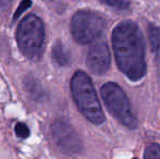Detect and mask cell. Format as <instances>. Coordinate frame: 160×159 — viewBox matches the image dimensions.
Wrapping results in <instances>:
<instances>
[{"label":"cell","mask_w":160,"mask_h":159,"mask_svg":"<svg viewBox=\"0 0 160 159\" xmlns=\"http://www.w3.org/2000/svg\"><path fill=\"white\" fill-rule=\"evenodd\" d=\"M52 59L58 66L64 67L68 66L71 61L69 51L65 49L61 42H57L52 47Z\"/></svg>","instance_id":"cell-8"},{"label":"cell","mask_w":160,"mask_h":159,"mask_svg":"<svg viewBox=\"0 0 160 159\" xmlns=\"http://www.w3.org/2000/svg\"><path fill=\"white\" fill-rule=\"evenodd\" d=\"M148 37H149L152 50L155 57L160 60V28L154 24L148 26Z\"/></svg>","instance_id":"cell-9"},{"label":"cell","mask_w":160,"mask_h":159,"mask_svg":"<svg viewBox=\"0 0 160 159\" xmlns=\"http://www.w3.org/2000/svg\"><path fill=\"white\" fill-rule=\"evenodd\" d=\"M12 0H0V10H6L10 7Z\"/></svg>","instance_id":"cell-14"},{"label":"cell","mask_w":160,"mask_h":159,"mask_svg":"<svg viewBox=\"0 0 160 159\" xmlns=\"http://www.w3.org/2000/svg\"><path fill=\"white\" fill-rule=\"evenodd\" d=\"M112 46L118 67L132 81L145 75V47L138 26L132 21L121 22L112 33Z\"/></svg>","instance_id":"cell-1"},{"label":"cell","mask_w":160,"mask_h":159,"mask_svg":"<svg viewBox=\"0 0 160 159\" xmlns=\"http://www.w3.org/2000/svg\"><path fill=\"white\" fill-rule=\"evenodd\" d=\"M100 93L109 112L121 124L128 129L137 127V118L133 112L130 100L118 84L112 82L106 83L101 87Z\"/></svg>","instance_id":"cell-4"},{"label":"cell","mask_w":160,"mask_h":159,"mask_svg":"<svg viewBox=\"0 0 160 159\" xmlns=\"http://www.w3.org/2000/svg\"><path fill=\"white\" fill-rule=\"evenodd\" d=\"M101 1L118 10H125L131 6V0H101Z\"/></svg>","instance_id":"cell-10"},{"label":"cell","mask_w":160,"mask_h":159,"mask_svg":"<svg viewBox=\"0 0 160 159\" xmlns=\"http://www.w3.org/2000/svg\"><path fill=\"white\" fill-rule=\"evenodd\" d=\"M51 138L57 147L64 154H78L82 151V142L75 130L68 122L58 120L50 127Z\"/></svg>","instance_id":"cell-6"},{"label":"cell","mask_w":160,"mask_h":159,"mask_svg":"<svg viewBox=\"0 0 160 159\" xmlns=\"http://www.w3.org/2000/svg\"><path fill=\"white\" fill-rule=\"evenodd\" d=\"M14 131L17 136L20 138H26L30 135V129H28V127L25 123H22V122L17 123L14 127Z\"/></svg>","instance_id":"cell-12"},{"label":"cell","mask_w":160,"mask_h":159,"mask_svg":"<svg viewBox=\"0 0 160 159\" xmlns=\"http://www.w3.org/2000/svg\"><path fill=\"white\" fill-rule=\"evenodd\" d=\"M106 28V21L93 11H78L71 20V33L74 39L83 45L96 40Z\"/></svg>","instance_id":"cell-5"},{"label":"cell","mask_w":160,"mask_h":159,"mask_svg":"<svg viewBox=\"0 0 160 159\" xmlns=\"http://www.w3.org/2000/svg\"><path fill=\"white\" fill-rule=\"evenodd\" d=\"M45 28L42 19L28 14L21 21L17 30V42L21 52L31 60H38L44 48Z\"/></svg>","instance_id":"cell-3"},{"label":"cell","mask_w":160,"mask_h":159,"mask_svg":"<svg viewBox=\"0 0 160 159\" xmlns=\"http://www.w3.org/2000/svg\"><path fill=\"white\" fill-rule=\"evenodd\" d=\"M71 94L78 108L87 120L94 124L105 121L102 109L89 77L83 71H78L71 79Z\"/></svg>","instance_id":"cell-2"},{"label":"cell","mask_w":160,"mask_h":159,"mask_svg":"<svg viewBox=\"0 0 160 159\" xmlns=\"http://www.w3.org/2000/svg\"><path fill=\"white\" fill-rule=\"evenodd\" d=\"M86 63L95 74H103L110 67V51L105 42H97L91 47L87 55Z\"/></svg>","instance_id":"cell-7"},{"label":"cell","mask_w":160,"mask_h":159,"mask_svg":"<svg viewBox=\"0 0 160 159\" xmlns=\"http://www.w3.org/2000/svg\"><path fill=\"white\" fill-rule=\"evenodd\" d=\"M31 4H32V2H31V0H23V1L21 2V4H20L19 9L17 10V12H15L14 14V20L18 19V17H20V15L23 13V11H25L26 9H28L31 7Z\"/></svg>","instance_id":"cell-13"},{"label":"cell","mask_w":160,"mask_h":159,"mask_svg":"<svg viewBox=\"0 0 160 159\" xmlns=\"http://www.w3.org/2000/svg\"><path fill=\"white\" fill-rule=\"evenodd\" d=\"M144 157L147 159H160V146L158 144L148 145L144 154Z\"/></svg>","instance_id":"cell-11"}]
</instances>
